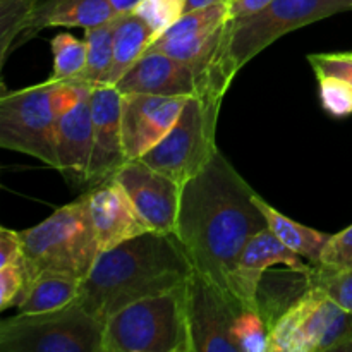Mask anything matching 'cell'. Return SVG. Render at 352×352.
<instances>
[{
  "label": "cell",
  "mask_w": 352,
  "mask_h": 352,
  "mask_svg": "<svg viewBox=\"0 0 352 352\" xmlns=\"http://www.w3.org/2000/svg\"><path fill=\"white\" fill-rule=\"evenodd\" d=\"M267 227L256 192L220 150L182 184L174 234L195 272L219 285L232 301V277L241 253L248 241Z\"/></svg>",
  "instance_id": "1"
},
{
  "label": "cell",
  "mask_w": 352,
  "mask_h": 352,
  "mask_svg": "<svg viewBox=\"0 0 352 352\" xmlns=\"http://www.w3.org/2000/svg\"><path fill=\"white\" fill-rule=\"evenodd\" d=\"M191 260L174 232L140 234L102 251L76 301L103 323L133 302L188 284Z\"/></svg>",
  "instance_id": "2"
},
{
  "label": "cell",
  "mask_w": 352,
  "mask_h": 352,
  "mask_svg": "<svg viewBox=\"0 0 352 352\" xmlns=\"http://www.w3.org/2000/svg\"><path fill=\"white\" fill-rule=\"evenodd\" d=\"M346 10H352V0H272L253 16L229 19L199 95L222 103L234 76L274 41Z\"/></svg>",
  "instance_id": "3"
},
{
  "label": "cell",
  "mask_w": 352,
  "mask_h": 352,
  "mask_svg": "<svg viewBox=\"0 0 352 352\" xmlns=\"http://www.w3.org/2000/svg\"><path fill=\"white\" fill-rule=\"evenodd\" d=\"M19 236L26 285L43 274L67 275L82 282L102 253L89 212L88 192L57 208L38 226L19 230Z\"/></svg>",
  "instance_id": "4"
},
{
  "label": "cell",
  "mask_w": 352,
  "mask_h": 352,
  "mask_svg": "<svg viewBox=\"0 0 352 352\" xmlns=\"http://www.w3.org/2000/svg\"><path fill=\"white\" fill-rule=\"evenodd\" d=\"M102 352H191L186 285L141 299L110 316Z\"/></svg>",
  "instance_id": "5"
},
{
  "label": "cell",
  "mask_w": 352,
  "mask_h": 352,
  "mask_svg": "<svg viewBox=\"0 0 352 352\" xmlns=\"http://www.w3.org/2000/svg\"><path fill=\"white\" fill-rule=\"evenodd\" d=\"M105 323L78 301L33 315L17 313L0 325L2 352H102Z\"/></svg>",
  "instance_id": "6"
},
{
  "label": "cell",
  "mask_w": 352,
  "mask_h": 352,
  "mask_svg": "<svg viewBox=\"0 0 352 352\" xmlns=\"http://www.w3.org/2000/svg\"><path fill=\"white\" fill-rule=\"evenodd\" d=\"M58 81L7 91L0 96V146L57 167Z\"/></svg>",
  "instance_id": "7"
},
{
  "label": "cell",
  "mask_w": 352,
  "mask_h": 352,
  "mask_svg": "<svg viewBox=\"0 0 352 352\" xmlns=\"http://www.w3.org/2000/svg\"><path fill=\"white\" fill-rule=\"evenodd\" d=\"M352 342V313L313 285L270 329L268 352L344 351Z\"/></svg>",
  "instance_id": "8"
},
{
  "label": "cell",
  "mask_w": 352,
  "mask_h": 352,
  "mask_svg": "<svg viewBox=\"0 0 352 352\" xmlns=\"http://www.w3.org/2000/svg\"><path fill=\"white\" fill-rule=\"evenodd\" d=\"M220 105L203 95L189 96L172 129L140 160L179 184L195 177L219 150L215 133Z\"/></svg>",
  "instance_id": "9"
},
{
  "label": "cell",
  "mask_w": 352,
  "mask_h": 352,
  "mask_svg": "<svg viewBox=\"0 0 352 352\" xmlns=\"http://www.w3.org/2000/svg\"><path fill=\"white\" fill-rule=\"evenodd\" d=\"M241 309L219 285L195 272L186 284L191 352H239L232 330Z\"/></svg>",
  "instance_id": "10"
},
{
  "label": "cell",
  "mask_w": 352,
  "mask_h": 352,
  "mask_svg": "<svg viewBox=\"0 0 352 352\" xmlns=\"http://www.w3.org/2000/svg\"><path fill=\"white\" fill-rule=\"evenodd\" d=\"M112 177L127 192L148 229L165 234L174 232L182 184L143 160H127Z\"/></svg>",
  "instance_id": "11"
},
{
  "label": "cell",
  "mask_w": 352,
  "mask_h": 352,
  "mask_svg": "<svg viewBox=\"0 0 352 352\" xmlns=\"http://www.w3.org/2000/svg\"><path fill=\"white\" fill-rule=\"evenodd\" d=\"M189 96L122 93V141L126 160H140L175 124Z\"/></svg>",
  "instance_id": "12"
},
{
  "label": "cell",
  "mask_w": 352,
  "mask_h": 352,
  "mask_svg": "<svg viewBox=\"0 0 352 352\" xmlns=\"http://www.w3.org/2000/svg\"><path fill=\"white\" fill-rule=\"evenodd\" d=\"M284 265L298 272H313L315 267L285 246L270 229L254 234L241 253L232 277V296L243 308L258 309V287L270 268ZM260 311V309H258Z\"/></svg>",
  "instance_id": "13"
},
{
  "label": "cell",
  "mask_w": 352,
  "mask_h": 352,
  "mask_svg": "<svg viewBox=\"0 0 352 352\" xmlns=\"http://www.w3.org/2000/svg\"><path fill=\"white\" fill-rule=\"evenodd\" d=\"M93 153L88 184L112 177L124 164L122 93L116 86H93Z\"/></svg>",
  "instance_id": "14"
},
{
  "label": "cell",
  "mask_w": 352,
  "mask_h": 352,
  "mask_svg": "<svg viewBox=\"0 0 352 352\" xmlns=\"http://www.w3.org/2000/svg\"><path fill=\"white\" fill-rule=\"evenodd\" d=\"M93 86L86 82L78 100L58 113L57 170L72 184H88L93 153Z\"/></svg>",
  "instance_id": "15"
},
{
  "label": "cell",
  "mask_w": 352,
  "mask_h": 352,
  "mask_svg": "<svg viewBox=\"0 0 352 352\" xmlns=\"http://www.w3.org/2000/svg\"><path fill=\"white\" fill-rule=\"evenodd\" d=\"M86 192L102 251L119 246L124 241L150 230L127 192L113 177L98 182Z\"/></svg>",
  "instance_id": "16"
},
{
  "label": "cell",
  "mask_w": 352,
  "mask_h": 352,
  "mask_svg": "<svg viewBox=\"0 0 352 352\" xmlns=\"http://www.w3.org/2000/svg\"><path fill=\"white\" fill-rule=\"evenodd\" d=\"M116 88L120 93L162 96L199 95L195 69L179 58L155 50H146V54L122 76Z\"/></svg>",
  "instance_id": "17"
},
{
  "label": "cell",
  "mask_w": 352,
  "mask_h": 352,
  "mask_svg": "<svg viewBox=\"0 0 352 352\" xmlns=\"http://www.w3.org/2000/svg\"><path fill=\"white\" fill-rule=\"evenodd\" d=\"M119 16L110 0H38L24 23L21 36L33 38L45 28L98 26Z\"/></svg>",
  "instance_id": "18"
},
{
  "label": "cell",
  "mask_w": 352,
  "mask_h": 352,
  "mask_svg": "<svg viewBox=\"0 0 352 352\" xmlns=\"http://www.w3.org/2000/svg\"><path fill=\"white\" fill-rule=\"evenodd\" d=\"M158 38L157 31L138 12L119 14L116 38H113V62L109 76V85L116 86L122 76L146 54Z\"/></svg>",
  "instance_id": "19"
},
{
  "label": "cell",
  "mask_w": 352,
  "mask_h": 352,
  "mask_svg": "<svg viewBox=\"0 0 352 352\" xmlns=\"http://www.w3.org/2000/svg\"><path fill=\"white\" fill-rule=\"evenodd\" d=\"M256 205L260 206L261 212L265 213L268 222V229L292 251L305 258L313 267H320L322 263V254L325 250L327 243L330 239V234L320 232V230L311 229L308 226L294 222L284 213L278 212L272 205H268L261 196L256 195Z\"/></svg>",
  "instance_id": "20"
},
{
  "label": "cell",
  "mask_w": 352,
  "mask_h": 352,
  "mask_svg": "<svg viewBox=\"0 0 352 352\" xmlns=\"http://www.w3.org/2000/svg\"><path fill=\"white\" fill-rule=\"evenodd\" d=\"M81 280L58 274H43L24 287L16 305L21 315H33L60 309L78 299Z\"/></svg>",
  "instance_id": "21"
},
{
  "label": "cell",
  "mask_w": 352,
  "mask_h": 352,
  "mask_svg": "<svg viewBox=\"0 0 352 352\" xmlns=\"http://www.w3.org/2000/svg\"><path fill=\"white\" fill-rule=\"evenodd\" d=\"M117 17L85 30L88 58H86L85 72L79 79H85L91 86L109 85V76L113 62V38H116Z\"/></svg>",
  "instance_id": "22"
},
{
  "label": "cell",
  "mask_w": 352,
  "mask_h": 352,
  "mask_svg": "<svg viewBox=\"0 0 352 352\" xmlns=\"http://www.w3.org/2000/svg\"><path fill=\"white\" fill-rule=\"evenodd\" d=\"M50 47L54 57V71L50 78L55 81L81 78L88 58L86 40H79L69 33H58L50 40Z\"/></svg>",
  "instance_id": "23"
},
{
  "label": "cell",
  "mask_w": 352,
  "mask_h": 352,
  "mask_svg": "<svg viewBox=\"0 0 352 352\" xmlns=\"http://www.w3.org/2000/svg\"><path fill=\"white\" fill-rule=\"evenodd\" d=\"M239 352H268L270 325L258 309H241L232 330Z\"/></svg>",
  "instance_id": "24"
},
{
  "label": "cell",
  "mask_w": 352,
  "mask_h": 352,
  "mask_svg": "<svg viewBox=\"0 0 352 352\" xmlns=\"http://www.w3.org/2000/svg\"><path fill=\"white\" fill-rule=\"evenodd\" d=\"M313 285L323 289L344 309L352 313V270H330L315 267L311 274Z\"/></svg>",
  "instance_id": "25"
},
{
  "label": "cell",
  "mask_w": 352,
  "mask_h": 352,
  "mask_svg": "<svg viewBox=\"0 0 352 352\" xmlns=\"http://www.w3.org/2000/svg\"><path fill=\"white\" fill-rule=\"evenodd\" d=\"M186 0H141L134 12L140 14L160 36L184 14Z\"/></svg>",
  "instance_id": "26"
},
{
  "label": "cell",
  "mask_w": 352,
  "mask_h": 352,
  "mask_svg": "<svg viewBox=\"0 0 352 352\" xmlns=\"http://www.w3.org/2000/svg\"><path fill=\"white\" fill-rule=\"evenodd\" d=\"M322 105L330 116L347 117L352 113V86L333 76L318 78Z\"/></svg>",
  "instance_id": "27"
},
{
  "label": "cell",
  "mask_w": 352,
  "mask_h": 352,
  "mask_svg": "<svg viewBox=\"0 0 352 352\" xmlns=\"http://www.w3.org/2000/svg\"><path fill=\"white\" fill-rule=\"evenodd\" d=\"M320 267L330 270H352V226L330 236Z\"/></svg>",
  "instance_id": "28"
},
{
  "label": "cell",
  "mask_w": 352,
  "mask_h": 352,
  "mask_svg": "<svg viewBox=\"0 0 352 352\" xmlns=\"http://www.w3.org/2000/svg\"><path fill=\"white\" fill-rule=\"evenodd\" d=\"M316 78L333 76L352 86V52H337V54H311L308 55Z\"/></svg>",
  "instance_id": "29"
},
{
  "label": "cell",
  "mask_w": 352,
  "mask_h": 352,
  "mask_svg": "<svg viewBox=\"0 0 352 352\" xmlns=\"http://www.w3.org/2000/svg\"><path fill=\"white\" fill-rule=\"evenodd\" d=\"M26 285L24 265H6L0 267V309L14 308L23 296Z\"/></svg>",
  "instance_id": "30"
},
{
  "label": "cell",
  "mask_w": 352,
  "mask_h": 352,
  "mask_svg": "<svg viewBox=\"0 0 352 352\" xmlns=\"http://www.w3.org/2000/svg\"><path fill=\"white\" fill-rule=\"evenodd\" d=\"M24 265V250L19 232L2 227L0 229V267Z\"/></svg>",
  "instance_id": "31"
},
{
  "label": "cell",
  "mask_w": 352,
  "mask_h": 352,
  "mask_svg": "<svg viewBox=\"0 0 352 352\" xmlns=\"http://www.w3.org/2000/svg\"><path fill=\"white\" fill-rule=\"evenodd\" d=\"M272 0H229V19L253 16L270 3Z\"/></svg>",
  "instance_id": "32"
},
{
  "label": "cell",
  "mask_w": 352,
  "mask_h": 352,
  "mask_svg": "<svg viewBox=\"0 0 352 352\" xmlns=\"http://www.w3.org/2000/svg\"><path fill=\"white\" fill-rule=\"evenodd\" d=\"M227 2V0H186V9L184 12H191V10L205 9V7L215 6V3Z\"/></svg>",
  "instance_id": "33"
},
{
  "label": "cell",
  "mask_w": 352,
  "mask_h": 352,
  "mask_svg": "<svg viewBox=\"0 0 352 352\" xmlns=\"http://www.w3.org/2000/svg\"><path fill=\"white\" fill-rule=\"evenodd\" d=\"M110 2L113 3V7L117 9V12L124 14V12H131V10L136 9V6L141 2V0H110Z\"/></svg>",
  "instance_id": "34"
},
{
  "label": "cell",
  "mask_w": 352,
  "mask_h": 352,
  "mask_svg": "<svg viewBox=\"0 0 352 352\" xmlns=\"http://www.w3.org/2000/svg\"><path fill=\"white\" fill-rule=\"evenodd\" d=\"M227 2H229V0H227Z\"/></svg>",
  "instance_id": "35"
}]
</instances>
